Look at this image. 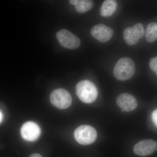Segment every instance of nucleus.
<instances>
[{"mask_svg": "<svg viewBox=\"0 0 157 157\" xmlns=\"http://www.w3.org/2000/svg\"><path fill=\"white\" fill-rule=\"evenodd\" d=\"M135 66L133 60L130 58L120 59L113 69L115 78L120 81H125L132 78L135 74Z\"/></svg>", "mask_w": 157, "mask_h": 157, "instance_id": "f257e3e1", "label": "nucleus"}, {"mask_svg": "<svg viewBox=\"0 0 157 157\" xmlns=\"http://www.w3.org/2000/svg\"><path fill=\"white\" fill-rule=\"evenodd\" d=\"M76 94L80 101L86 104H90L97 99L98 91L96 86L91 81L83 80L76 85Z\"/></svg>", "mask_w": 157, "mask_h": 157, "instance_id": "f03ea898", "label": "nucleus"}, {"mask_svg": "<svg viewBox=\"0 0 157 157\" xmlns=\"http://www.w3.org/2000/svg\"><path fill=\"white\" fill-rule=\"evenodd\" d=\"M74 137L78 143L82 145H89L95 141L98 137L94 128L88 125H82L75 130Z\"/></svg>", "mask_w": 157, "mask_h": 157, "instance_id": "7ed1b4c3", "label": "nucleus"}, {"mask_svg": "<svg viewBox=\"0 0 157 157\" xmlns=\"http://www.w3.org/2000/svg\"><path fill=\"white\" fill-rule=\"evenodd\" d=\"M51 103L59 109H66L70 107L72 103L70 93L64 89H57L51 94Z\"/></svg>", "mask_w": 157, "mask_h": 157, "instance_id": "20e7f679", "label": "nucleus"}, {"mask_svg": "<svg viewBox=\"0 0 157 157\" xmlns=\"http://www.w3.org/2000/svg\"><path fill=\"white\" fill-rule=\"evenodd\" d=\"M57 39L63 47L70 49L78 48L81 42L78 37L70 31L63 29L58 31L56 34Z\"/></svg>", "mask_w": 157, "mask_h": 157, "instance_id": "39448f33", "label": "nucleus"}, {"mask_svg": "<svg viewBox=\"0 0 157 157\" xmlns=\"http://www.w3.org/2000/svg\"><path fill=\"white\" fill-rule=\"evenodd\" d=\"M144 27L140 23L136 24L132 27L125 29L124 32V39L129 45H136L144 35Z\"/></svg>", "mask_w": 157, "mask_h": 157, "instance_id": "423d86ee", "label": "nucleus"}, {"mask_svg": "<svg viewBox=\"0 0 157 157\" xmlns=\"http://www.w3.org/2000/svg\"><path fill=\"white\" fill-rule=\"evenodd\" d=\"M41 130L39 126L33 121L24 124L21 129V134L24 139L29 141L36 140L41 135Z\"/></svg>", "mask_w": 157, "mask_h": 157, "instance_id": "0eeeda50", "label": "nucleus"}, {"mask_svg": "<svg viewBox=\"0 0 157 157\" xmlns=\"http://www.w3.org/2000/svg\"><path fill=\"white\" fill-rule=\"evenodd\" d=\"M91 35L99 42L105 43L112 38L113 31L111 28L103 24H98L93 27L90 31Z\"/></svg>", "mask_w": 157, "mask_h": 157, "instance_id": "6e6552de", "label": "nucleus"}, {"mask_svg": "<svg viewBox=\"0 0 157 157\" xmlns=\"http://www.w3.org/2000/svg\"><path fill=\"white\" fill-rule=\"evenodd\" d=\"M157 150V141L151 139L140 141L135 144L133 149L135 154L140 156L151 155Z\"/></svg>", "mask_w": 157, "mask_h": 157, "instance_id": "1a4fd4ad", "label": "nucleus"}, {"mask_svg": "<svg viewBox=\"0 0 157 157\" xmlns=\"http://www.w3.org/2000/svg\"><path fill=\"white\" fill-rule=\"evenodd\" d=\"M117 104L125 112H131L137 108V103L136 98L131 94L123 93L117 98Z\"/></svg>", "mask_w": 157, "mask_h": 157, "instance_id": "9d476101", "label": "nucleus"}, {"mask_svg": "<svg viewBox=\"0 0 157 157\" xmlns=\"http://www.w3.org/2000/svg\"><path fill=\"white\" fill-rule=\"evenodd\" d=\"M117 7V3L114 0H106L101 6L100 13L102 17H109L114 14Z\"/></svg>", "mask_w": 157, "mask_h": 157, "instance_id": "9b49d317", "label": "nucleus"}, {"mask_svg": "<svg viewBox=\"0 0 157 157\" xmlns=\"http://www.w3.org/2000/svg\"><path fill=\"white\" fill-rule=\"evenodd\" d=\"M69 2L75 6L76 11L79 13H86L94 6V2L90 0H70Z\"/></svg>", "mask_w": 157, "mask_h": 157, "instance_id": "f8f14e48", "label": "nucleus"}, {"mask_svg": "<svg viewBox=\"0 0 157 157\" xmlns=\"http://www.w3.org/2000/svg\"><path fill=\"white\" fill-rule=\"evenodd\" d=\"M144 34L147 42L151 43L157 40V23L149 24Z\"/></svg>", "mask_w": 157, "mask_h": 157, "instance_id": "ddd939ff", "label": "nucleus"}, {"mask_svg": "<svg viewBox=\"0 0 157 157\" xmlns=\"http://www.w3.org/2000/svg\"><path fill=\"white\" fill-rule=\"evenodd\" d=\"M149 65L151 69L157 75V56L151 59Z\"/></svg>", "mask_w": 157, "mask_h": 157, "instance_id": "4468645a", "label": "nucleus"}, {"mask_svg": "<svg viewBox=\"0 0 157 157\" xmlns=\"http://www.w3.org/2000/svg\"><path fill=\"white\" fill-rule=\"evenodd\" d=\"M152 120L155 125L157 127V109L153 112L151 115Z\"/></svg>", "mask_w": 157, "mask_h": 157, "instance_id": "2eb2a0df", "label": "nucleus"}, {"mask_svg": "<svg viewBox=\"0 0 157 157\" xmlns=\"http://www.w3.org/2000/svg\"><path fill=\"white\" fill-rule=\"evenodd\" d=\"M29 157H43L41 155L39 154L35 153L31 155Z\"/></svg>", "mask_w": 157, "mask_h": 157, "instance_id": "dca6fc26", "label": "nucleus"}, {"mask_svg": "<svg viewBox=\"0 0 157 157\" xmlns=\"http://www.w3.org/2000/svg\"><path fill=\"white\" fill-rule=\"evenodd\" d=\"M3 120V115L2 114V112L0 111V123L2 122Z\"/></svg>", "mask_w": 157, "mask_h": 157, "instance_id": "f3484780", "label": "nucleus"}]
</instances>
